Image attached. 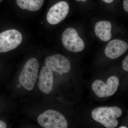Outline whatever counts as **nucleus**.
I'll return each instance as SVG.
<instances>
[{
    "label": "nucleus",
    "mask_w": 128,
    "mask_h": 128,
    "mask_svg": "<svg viewBox=\"0 0 128 128\" xmlns=\"http://www.w3.org/2000/svg\"><path fill=\"white\" fill-rule=\"evenodd\" d=\"M123 68L126 72L128 71V56L127 55L123 62Z\"/></svg>",
    "instance_id": "13"
},
{
    "label": "nucleus",
    "mask_w": 128,
    "mask_h": 128,
    "mask_svg": "<svg viewBox=\"0 0 128 128\" xmlns=\"http://www.w3.org/2000/svg\"><path fill=\"white\" fill-rule=\"evenodd\" d=\"M63 45L66 49L74 52L82 51L85 47L84 43L76 30L72 28H66L62 34Z\"/></svg>",
    "instance_id": "6"
},
{
    "label": "nucleus",
    "mask_w": 128,
    "mask_h": 128,
    "mask_svg": "<svg viewBox=\"0 0 128 128\" xmlns=\"http://www.w3.org/2000/svg\"><path fill=\"white\" fill-rule=\"evenodd\" d=\"M45 64L52 71L60 74L68 73L71 68L69 60L60 54L46 57Z\"/></svg>",
    "instance_id": "7"
},
{
    "label": "nucleus",
    "mask_w": 128,
    "mask_h": 128,
    "mask_svg": "<svg viewBox=\"0 0 128 128\" xmlns=\"http://www.w3.org/2000/svg\"><path fill=\"white\" fill-rule=\"evenodd\" d=\"M102 0L106 3H110L113 2L114 0Z\"/></svg>",
    "instance_id": "16"
},
{
    "label": "nucleus",
    "mask_w": 128,
    "mask_h": 128,
    "mask_svg": "<svg viewBox=\"0 0 128 128\" xmlns=\"http://www.w3.org/2000/svg\"><path fill=\"white\" fill-rule=\"evenodd\" d=\"M128 45L125 41L115 39L110 41L105 48V54L112 59L117 58L128 50Z\"/></svg>",
    "instance_id": "9"
},
{
    "label": "nucleus",
    "mask_w": 128,
    "mask_h": 128,
    "mask_svg": "<svg viewBox=\"0 0 128 128\" xmlns=\"http://www.w3.org/2000/svg\"><path fill=\"white\" fill-rule=\"evenodd\" d=\"M6 128V124L5 122L0 121V128Z\"/></svg>",
    "instance_id": "15"
},
{
    "label": "nucleus",
    "mask_w": 128,
    "mask_h": 128,
    "mask_svg": "<svg viewBox=\"0 0 128 128\" xmlns=\"http://www.w3.org/2000/svg\"><path fill=\"white\" fill-rule=\"evenodd\" d=\"M76 0L77 1L80 2L81 1H82L83 2H86L87 1V0Z\"/></svg>",
    "instance_id": "17"
},
{
    "label": "nucleus",
    "mask_w": 128,
    "mask_h": 128,
    "mask_svg": "<svg viewBox=\"0 0 128 128\" xmlns=\"http://www.w3.org/2000/svg\"><path fill=\"white\" fill-rule=\"evenodd\" d=\"M112 24L110 22L100 21L95 25V34L102 41L105 42L109 41L112 37Z\"/></svg>",
    "instance_id": "11"
},
{
    "label": "nucleus",
    "mask_w": 128,
    "mask_h": 128,
    "mask_svg": "<svg viewBox=\"0 0 128 128\" xmlns=\"http://www.w3.org/2000/svg\"><path fill=\"white\" fill-rule=\"evenodd\" d=\"M119 128H127V127L125 126H121V127H119Z\"/></svg>",
    "instance_id": "18"
},
{
    "label": "nucleus",
    "mask_w": 128,
    "mask_h": 128,
    "mask_svg": "<svg viewBox=\"0 0 128 128\" xmlns=\"http://www.w3.org/2000/svg\"><path fill=\"white\" fill-rule=\"evenodd\" d=\"M124 10L126 12H128V0H124Z\"/></svg>",
    "instance_id": "14"
},
{
    "label": "nucleus",
    "mask_w": 128,
    "mask_h": 128,
    "mask_svg": "<svg viewBox=\"0 0 128 128\" xmlns=\"http://www.w3.org/2000/svg\"><path fill=\"white\" fill-rule=\"evenodd\" d=\"M38 124L44 128H66L68 124L63 114L56 110H48L38 116Z\"/></svg>",
    "instance_id": "3"
},
{
    "label": "nucleus",
    "mask_w": 128,
    "mask_h": 128,
    "mask_svg": "<svg viewBox=\"0 0 128 128\" xmlns=\"http://www.w3.org/2000/svg\"><path fill=\"white\" fill-rule=\"evenodd\" d=\"M39 64L35 58L28 60L25 64L19 78L20 84L25 89L31 91L34 87L38 78Z\"/></svg>",
    "instance_id": "2"
},
{
    "label": "nucleus",
    "mask_w": 128,
    "mask_h": 128,
    "mask_svg": "<svg viewBox=\"0 0 128 128\" xmlns=\"http://www.w3.org/2000/svg\"><path fill=\"white\" fill-rule=\"evenodd\" d=\"M22 36L15 29L5 31L0 33V52L5 53L16 48L22 43Z\"/></svg>",
    "instance_id": "4"
},
{
    "label": "nucleus",
    "mask_w": 128,
    "mask_h": 128,
    "mask_svg": "<svg viewBox=\"0 0 128 128\" xmlns=\"http://www.w3.org/2000/svg\"><path fill=\"white\" fill-rule=\"evenodd\" d=\"M118 84V78L112 76L108 79L106 84L100 80H96L92 85V89L98 97H106L113 95L116 92Z\"/></svg>",
    "instance_id": "5"
},
{
    "label": "nucleus",
    "mask_w": 128,
    "mask_h": 128,
    "mask_svg": "<svg viewBox=\"0 0 128 128\" xmlns=\"http://www.w3.org/2000/svg\"><path fill=\"white\" fill-rule=\"evenodd\" d=\"M54 77L52 71L46 66L42 67L38 78V88L42 92L49 94L52 89Z\"/></svg>",
    "instance_id": "10"
},
{
    "label": "nucleus",
    "mask_w": 128,
    "mask_h": 128,
    "mask_svg": "<svg viewBox=\"0 0 128 128\" xmlns=\"http://www.w3.org/2000/svg\"><path fill=\"white\" fill-rule=\"evenodd\" d=\"M44 1V0H16V3L22 9L34 12L41 8Z\"/></svg>",
    "instance_id": "12"
},
{
    "label": "nucleus",
    "mask_w": 128,
    "mask_h": 128,
    "mask_svg": "<svg viewBox=\"0 0 128 128\" xmlns=\"http://www.w3.org/2000/svg\"></svg>",
    "instance_id": "19"
},
{
    "label": "nucleus",
    "mask_w": 128,
    "mask_h": 128,
    "mask_svg": "<svg viewBox=\"0 0 128 128\" xmlns=\"http://www.w3.org/2000/svg\"><path fill=\"white\" fill-rule=\"evenodd\" d=\"M122 114L121 109L117 106L98 108L92 112V117L95 121L108 128H116L118 123L116 118L121 116Z\"/></svg>",
    "instance_id": "1"
},
{
    "label": "nucleus",
    "mask_w": 128,
    "mask_h": 128,
    "mask_svg": "<svg viewBox=\"0 0 128 128\" xmlns=\"http://www.w3.org/2000/svg\"><path fill=\"white\" fill-rule=\"evenodd\" d=\"M68 3L64 1L60 2L52 6L48 12L47 20L51 25L60 23L67 16L69 11Z\"/></svg>",
    "instance_id": "8"
}]
</instances>
